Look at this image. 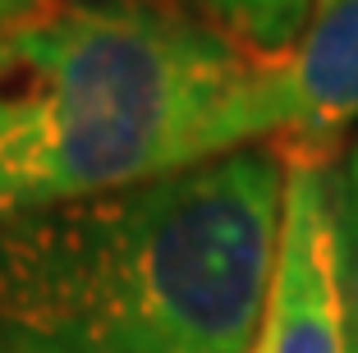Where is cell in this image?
Returning <instances> with one entry per match:
<instances>
[{
	"mask_svg": "<svg viewBox=\"0 0 358 353\" xmlns=\"http://www.w3.org/2000/svg\"><path fill=\"white\" fill-rule=\"evenodd\" d=\"M275 143L0 225V353H253L280 248Z\"/></svg>",
	"mask_w": 358,
	"mask_h": 353,
	"instance_id": "obj_1",
	"label": "cell"
},
{
	"mask_svg": "<svg viewBox=\"0 0 358 353\" xmlns=\"http://www.w3.org/2000/svg\"><path fill=\"white\" fill-rule=\"evenodd\" d=\"M257 64L170 0H69L0 37V225L230 156Z\"/></svg>",
	"mask_w": 358,
	"mask_h": 353,
	"instance_id": "obj_2",
	"label": "cell"
},
{
	"mask_svg": "<svg viewBox=\"0 0 358 353\" xmlns=\"http://www.w3.org/2000/svg\"><path fill=\"white\" fill-rule=\"evenodd\" d=\"M358 124V0H317L303 37L275 64H257L230 110V152H331Z\"/></svg>",
	"mask_w": 358,
	"mask_h": 353,
	"instance_id": "obj_3",
	"label": "cell"
},
{
	"mask_svg": "<svg viewBox=\"0 0 358 353\" xmlns=\"http://www.w3.org/2000/svg\"><path fill=\"white\" fill-rule=\"evenodd\" d=\"M280 248L253 353H349L336 239V156L285 152Z\"/></svg>",
	"mask_w": 358,
	"mask_h": 353,
	"instance_id": "obj_4",
	"label": "cell"
},
{
	"mask_svg": "<svg viewBox=\"0 0 358 353\" xmlns=\"http://www.w3.org/2000/svg\"><path fill=\"white\" fill-rule=\"evenodd\" d=\"M170 5L221 32L253 64H275L303 37L317 0H170Z\"/></svg>",
	"mask_w": 358,
	"mask_h": 353,
	"instance_id": "obj_5",
	"label": "cell"
},
{
	"mask_svg": "<svg viewBox=\"0 0 358 353\" xmlns=\"http://www.w3.org/2000/svg\"><path fill=\"white\" fill-rule=\"evenodd\" d=\"M336 239H340V294H345L349 353H358V138L336 166Z\"/></svg>",
	"mask_w": 358,
	"mask_h": 353,
	"instance_id": "obj_6",
	"label": "cell"
},
{
	"mask_svg": "<svg viewBox=\"0 0 358 353\" xmlns=\"http://www.w3.org/2000/svg\"><path fill=\"white\" fill-rule=\"evenodd\" d=\"M60 5H69V0H0V37L14 28H28V23L46 19V14H55Z\"/></svg>",
	"mask_w": 358,
	"mask_h": 353,
	"instance_id": "obj_7",
	"label": "cell"
}]
</instances>
